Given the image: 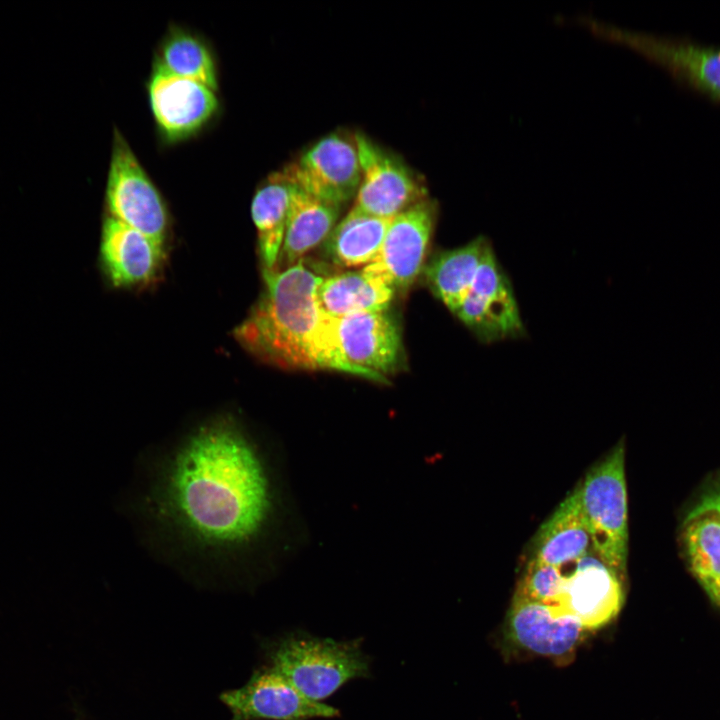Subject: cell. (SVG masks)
Segmentation results:
<instances>
[{
  "instance_id": "obj_9",
  "label": "cell",
  "mask_w": 720,
  "mask_h": 720,
  "mask_svg": "<svg viewBox=\"0 0 720 720\" xmlns=\"http://www.w3.org/2000/svg\"><path fill=\"white\" fill-rule=\"evenodd\" d=\"M588 632L560 606L513 597L504 626V640L516 651L569 664Z\"/></svg>"
},
{
  "instance_id": "obj_24",
  "label": "cell",
  "mask_w": 720,
  "mask_h": 720,
  "mask_svg": "<svg viewBox=\"0 0 720 720\" xmlns=\"http://www.w3.org/2000/svg\"><path fill=\"white\" fill-rule=\"evenodd\" d=\"M154 69L217 88L215 61L210 50L202 40L185 31L175 30L166 37Z\"/></svg>"
},
{
  "instance_id": "obj_12",
  "label": "cell",
  "mask_w": 720,
  "mask_h": 720,
  "mask_svg": "<svg viewBox=\"0 0 720 720\" xmlns=\"http://www.w3.org/2000/svg\"><path fill=\"white\" fill-rule=\"evenodd\" d=\"M220 699L230 720H312L340 714L335 707L305 697L269 665L256 669L243 686L222 693Z\"/></svg>"
},
{
  "instance_id": "obj_18",
  "label": "cell",
  "mask_w": 720,
  "mask_h": 720,
  "mask_svg": "<svg viewBox=\"0 0 720 720\" xmlns=\"http://www.w3.org/2000/svg\"><path fill=\"white\" fill-rule=\"evenodd\" d=\"M340 207L292 185L286 230L277 270L290 267L325 241L335 227Z\"/></svg>"
},
{
  "instance_id": "obj_20",
  "label": "cell",
  "mask_w": 720,
  "mask_h": 720,
  "mask_svg": "<svg viewBox=\"0 0 720 720\" xmlns=\"http://www.w3.org/2000/svg\"><path fill=\"white\" fill-rule=\"evenodd\" d=\"M490 246L487 238L478 236L461 247L437 252L425 264L423 273L428 287L453 314L466 297Z\"/></svg>"
},
{
  "instance_id": "obj_27",
  "label": "cell",
  "mask_w": 720,
  "mask_h": 720,
  "mask_svg": "<svg viewBox=\"0 0 720 720\" xmlns=\"http://www.w3.org/2000/svg\"><path fill=\"white\" fill-rule=\"evenodd\" d=\"M716 515H717V514H716ZM719 516H720V514H719Z\"/></svg>"
},
{
  "instance_id": "obj_25",
  "label": "cell",
  "mask_w": 720,
  "mask_h": 720,
  "mask_svg": "<svg viewBox=\"0 0 720 720\" xmlns=\"http://www.w3.org/2000/svg\"><path fill=\"white\" fill-rule=\"evenodd\" d=\"M564 579L562 568L529 558L513 597L556 605Z\"/></svg>"
},
{
  "instance_id": "obj_3",
  "label": "cell",
  "mask_w": 720,
  "mask_h": 720,
  "mask_svg": "<svg viewBox=\"0 0 720 720\" xmlns=\"http://www.w3.org/2000/svg\"><path fill=\"white\" fill-rule=\"evenodd\" d=\"M263 650L269 666L315 702L370 675V658L359 639L337 641L293 631L266 641Z\"/></svg>"
},
{
  "instance_id": "obj_2",
  "label": "cell",
  "mask_w": 720,
  "mask_h": 720,
  "mask_svg": "<svg viewBox=\"0 0 720 720\" xmlns=\"http://www.w3.org/2000/svg\"><path fill=\"white\" fill-rule=\"evenodd\" d=\"M264 291L233 335L248 352L280 368L335 370L368 380H386L347 363L341 355L335 318L317 301L322 280L300 260L282 270L263 271Z\"/></svg>"
},
{
  "instance_id": "obj_23",
  "label": "cell",
  "mask_w": 720,
  "mask_h": 720,
  "mask_svg": "<svg viewBox=\"0 0 720 720\" xmlns=\"http://www.w3.org/2000/svg\"><path fill=\"white\" fill-rule=\"evenodd\" d=\"M686 524L684 543L691 570L720 607V516L707 514Z\"/></svg>"
},
{
  "instance_id": "obj_16",
  "label": "cell",
  "mask_w": 720,
  "mask_h": 720,
  "mask_svg": "<svg viewBox=\"0 0 720 720\" xmlns=\"http://www.w3.org/2000/svg\"><path fill=\"white\" fill-rule=\"evenodd\" d=\"M100 255L115 287L150 281L163 258V245L108 216L102 227Z\"/></svg>"
},
{
  "instance_id": "obj_17",
  "label": "cell",
  "mask_w": 720,
  "mask_h": 720,
  "mask_svg": "<svg viewBox=\"0 0 720 720\" xmlns=\"http://www.w3.org/2000/svg\"><path fill=\"white\" fill-rule=\"evenodd\" d=\"M590 550L592 542L578 484L538 529L530 558L561 568L575 563Z\"/></svg>"
},
{
  "instance_id": "obj_22",
  "label": "cell",
  "mask_w": 720,
  "mask_h": 720,
  "mask_svg": "<svg viewBox=\"0 0 720 720\" xmlns=\"http://www.w3.org/2000/svg\"><path fill=\"white\" fill-rule=\"evenodd\" d=\"M390 220L351 209L324 241L325 256L341 268L365 267L378 254Z\"/></svg>"
},
{
  "instance_id": "obj_6",
  "label": "cell",
  "mask_w": 720,
  "mask_h": 720,
  "mask_svg": "<svg viewBox=\"0 0 720 720\" xmlns=\"http://www.w3.org/2000/svg\"><path fill=\"white\" fill-rule=\"evenodd\" d=\"M106 204L110 217L163 245L168 226L164 201L117 130L113 136Z\"/></svg>"
},
{
  "instance_id": "obj_14",
  "label": "cell",
  "mask_w": 720,
  "mask_h": 720,
  "mask_svg": "<svg viewBox=\"0 0 720 720\" xmlns=\"http://www.w3.org/2000/svg\"><path fill=\"white\" fill-rule=\"evenodd\" d=\"M335 331L341 355L350 365L384 380L399 370L402 337L388 310L335 318Z\"/></svg>"
},
{
  "instance_id": "obj_26",
  "label": "cell",
  "mask_w": 720,
  "mask_h": 720,
  "mask_svg": "<svg viewBox=\"0 0 720 720\" xmlns=\"http://www.w3.org/2000/svg\"><path fill=\"white\" fill-rule=\"evenodd\" d=\"M707 514H720V491L704 496L687 514L685 523Z\"/></svg>"
},
{
  "instance_id": "obj_11",
  "label": "cell",
  "mask_w": 720,
  "mask_h": 720,
  "mask_svg": "<svg viewBox=\"0 0 720 720\" xmlns=\"http://www.w3.org/2000/svg\"><path fill=\"white\" fill-rule=\"evenodd\" d=\"M436 217L437 205L428 198L393 217L378 254L363 268L395 292L407 291L424 269Z\"/></svg>"
},
{
  "instance_id": "obj_4",
  "label": "cell",
  "mask_w": 720,
  "mask_h": 720,
  "mask_svg": "<svg viewBox=\"0 0 720 720\" xmlns=\"http://www.w3.org/2000/svg\"><path fill=\"white\" fill-rule=\"evenodd\" d=\"M625 449L620 441L586 474L580 486L581 506L592 550L623 581L628 556V505Z\"/></svg>"
},
{
  "instance_id": "obj_19",
  "label": "cell",
  "mask_w": 720,
  "mask_h": 720,
  "mask_svg": "<svg viewBox=\"0 0 720 720\" xmlns=\"http://www.w3.org/2000/svg\"><path fill=\"white\" fill-rule=\"evenodd\" d=\"M395 291L364 268L323 277L317 288L321 310L332 318L387 311Z\"/></svg>"
},
{
  "instance_id": "obj_15",
  "label": "cell",
  "mask_w": 720,
  "mask_h": 720,
  "mask_svg": "<svg viewBox=\"0 0 720 720\" xmlns=\"http://www.w3.org/2000/svg\"><path fill=\"white\" fill-rule=\"evenodd\" d=\"M148 92L154 119L161 132L172 140L198 131L218 108L214 89L158 69L153 71Z\"/></svg>"
},
{
  "instance_id": "obj_10",
  "label": "cell",
  "mask_w": 720,
  "mask_h": 720,
  "mask_svg": "<svg viewBox=\"0 0 720 720\" xmlns=\"http://www.w3.org/2000/svg\"><path fill=\"white\" fill-rule=\"evenodd\" d=\"M454 315L484 343L521 337L525 328L512 284L492 245Z\"/></svg>"
},
{
  "instance_id": "obj_13",
  "label": "cell",
  "mask_w": 720,
  "mask_h": 720,
  "mask_svg": "<svg viewBox=\"0 0 720 720\" xmlns=\"http://www.w3.org/2000/svg\"><path fill=\"white\" fill-rule=\"evenodd\" d=\"M569 566L556 606L576 617L588 633L611 623L625 601L624 581L593 550Z\"/></svg>"
},
{
  "instance_id": "obj_21",
  "label": "cell",
  "mask_w": 720,
  "mask_h": 720,
  "mask_svg": "<svg viewBox=\"0 0 720 720\" xmlns=\"http://www.w3.org/2000/svg\"><path fill=\"white\" fill-rule=\"evenodd\" d=\"M292 185L275 172L258 187L251 203L263 271L276 268L284 241Z\"/></svg>"
},
{
  "instance_id": "obj_7",
  "label": "cell",
  "mask_w": 720,
  "mask_h": 720,
  "mask_svg": "<svg viewBox=\"0 0 720 720\" xmlns=\"http://www.w3.org/2000/svg\"><path fill=\"white\" fill-rule=\"evenodd\" d=\"M353 136L361 180L352 210L377 218L392 219L427 198L423 182L399 156L361 132Z\"/></svg>"
},
{
  "instance_id": "obj_1",
  "label": "cell",
  "mask_w": 720,
  "mask_h": 720,
  "mask_svg": "<svg viewBox=\"0 0 720 720\" xmlns=\"http://www.w3.org/2000/svg\"><path fill=\"white\" fill-rule=\"evenodd\" d=\"M133 506L178 567L230 574L266 543L278 495L263 449L233 415L204 420L151 452Z\"/></svg>"
},
{
  "instance_id": "obj_8",
  "label": "cell",
  "mask_w": 720,
  "mask_h": 720,
  "mask_svg": "<svg viewBox=\"0 0 720 720\" xmlns=\"http://www.w3.org/2000/svg\"><path fill=\"white\" fill-rule=\"evenodd\" d=\"M280 172L296 188L341 207L355 198L361 180L354 136L329 134Z\"/></svg>"
},
{
  "instance_id": "obj_5",
  "label": "cell",
  "mask_w": 720,
  "mask_h": 720,
  "mask_svg": "<svg viewBox=\"0 0 720 720\" xmlns=\"http://www.w3.org/2000/svg\"><path fill=\"white\" fill-rule=\"evenodd\" d=\"M597 37L621 43L668 71L687 87L720 101V48L630 31L587 16L578 18Z\"/></svg>"
}]
</instances>
